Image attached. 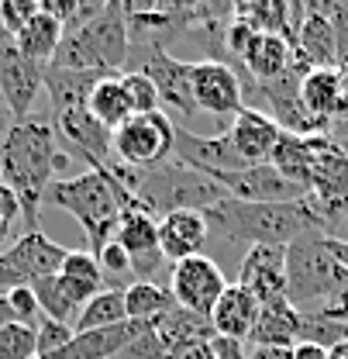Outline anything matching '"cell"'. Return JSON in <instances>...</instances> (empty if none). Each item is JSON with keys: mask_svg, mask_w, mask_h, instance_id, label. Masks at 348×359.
Here are the masks:
<instances>
[{"mask_svg": "<svg viewBox=\"0 0 348 359\" xmlns=\"http://www.w3.org/2000/svg\"><path fill=\"white\" fill-rule=\"evenodd\" d=\"M259 311H262V304L242 283H228V290L221 294V301L214 304V311H211L214 335H228V339L249 342L252 332H256Z\"/></svg>", "mask_w": 348, "mask_h": 359, "instance_id": "cell-23", "label": "cell"}, {"mask_svg": "<svg viewBox=\"0 0 348 359\" xmlns=\"http://www.w3.org/2000/svg\"><path fill=\"white\" fill-rule=\"evenodd\" d=\"M328 18L335 25V42H338V69L348 76V0L328 4Z\"/></svg>", "mask_w": 348, "mask_h": 359, "instance_id": "cell-44", "label": "cell"}, {"mask_svg": "<svg viewBox=\"0 0 348 359\" xmlns=\"http://www.w3.org/2000/svg\"><path fill=\"white\" fill-rule=\"evenodd\" d=\"M348 269L335 259L331 238L304 235L286 245V301L300 314H317L342 287Z\"/></svg>", "mask_w": 348, "mask_h": 359, "instance_id": "cell-6", "label": "cell"}, {"mask_svg": "<svg viewBox=\"0 0 348 359\" xmlns=\"http://www.w3.org/2000/svg\"><path fill=\"white\" fill-rule=\"evenodd\" d=\"M300 100L307 114L328 132L331 121L345 111V73L342 69H307L300 80Z\"/></svg>", "mask_w": 348, "mask_h": 359, "instance_id": "cell-22", "label": "cell"}, {"mask_svg": "<svg viewBox=\"0 0 348 359\" xmlns=\"http://www.w3.org/2000/svg\"><path fill=\"white\" fill-rule=\"evenodd\" d=\"M328 359H348V342L335 346V349H328Z\"/></svg>", "mask_w": 348, "mask_h": 359, "instance_id": "cell-52", "label": "cell"}, {"mask_svg": "<svg viewBox=\"0 0 348 359\" xmlns=\"http://www.w3.org/2000/svg\"><path fill=\"white\" fill-rule=\"evenodd\" d=\"M131 59V35L125 4H104L97 18L62 35V45L48 66L83 73H121Z\"/></svg>", "mask_w": 348, "mask_h": 359, "instance_id": "cell-4", "label": "cell"}, {"mask_svg": "<svg viewBox=\"0 0 348 359\" xmlns=\"http://www.w3.org/2000/svg\"><path fill=\"white\" fill-rule=\"evenodd\" d=\"M290 62H293V48L290 42L283 39V35H265L259 32L249 48H245V55H242V66H245V73H249V83H269V80H276V76H283L286 69H290Z\"/></svg>", "mask_w": 348, "mask_h": 359, "instance_id": "cell-25", "label": "cell"}, {"mask_svg": "<svg viewBox=\"0 0 348 359\" xmlns=\"http://www.w3.org/2000/svg\"><path fill=\"white\" fill-rule=\"evenodd\" d=\"M307 201L314 204V211L321 218V235L331 218L348 211V156L331 135H317V156H314Z\"/></svg>", "mask_w": 348, "mask_h": 359, "instance_id": "cell-9", "label": "cell"}, {"mask_svg": "<svg viewBox=\"0 0 348 359\" xmlns=\"http://www.w3.org/2000/svg\"><path fill=\"white\" fill-rule=\"evenodd\" d=\"M69 166V156L59 149L52 121L28 118L14 121L0 138V183H7L25 215V231H42V204L55 183V173Z\"/></svg>", "mask_w": 348, "mask_h": 359, "instance_id": "cell-1", "label": "cell"}, {"mask_svg": "<svg viewBox=\"0 0 348 359\" xmlns=\"http://www.w3.org/2000/svg\"><path fill=\"white\" fill-rule=\"evenodd\" d=\"M111 76V73H83V69H59V66H45V93L52 104V114L73 111V107H87L93 87Z\"/></svg>", "mask_w": 348, "mask_h": 359, "instance_id": "cell-26", "label": "cell"}, {"mask_svg": "<svg viewBox=\"0 0 348 359\" xmlns=\"http://www.w3.org/2000/svg\"><path fill=\"white\" fill-rule=\"evenodd\" d=\"M39 356V339L32 325H7L0 328V359H35Z\"/></svg>", "mask_w": 348, "mask_h": 359, "instance_id": "cell-39", "label": "cell"}, {"mask_svg": "<svg viewBox=\"0 0 348 359\" xmlns=\"http://www.w3.org/2000/svg\"><path fill=\"white\" fill-rule=\"evenodd\" d=\"M62 35H66V28L55 21V18H48L42 14V7H39V14L14 35V45L32 59V62H39V66H48L52 59H55V52H59V45H62Z\"/></svg>", "mask_w": 348, "mask_h": 359, "instance_id": "cell-29", "label": "cell"}, {"mask_svg": "<svg viewBox=\"0 0 348 359\" xmlns=\"http://www.w3.org/2000/svg\"><path fill=\"white\" fill-rule=\"evenodd\" d=\"M141 69L159 93V104L169 107L179 118H193L197 114V104H193V83H190V69L193 62H183L169 55L166 48H148V55H141V62L134 66Z\"/></svg>", "mask_w": 348, "mask_h": 359, "instance_id": "cell-17", "label": "cell"}, {"mask_svg": "<svg viewBox=\"0 0 348 359\" xmlns=\"http://www.w3.org/2000/svg\"><path fill=\"white\" fill-rule=\"evenodd\" d=\"M176 149V121L166 111L128 118L114 132V156L128 170H155L173 159Z\"/></svg>", "mask_w": 348, "mask_h": 359, "instance_id": "cell-7", "label": "cell"}, {"mask_svg": "<svg viewBox=\"0 0 348 359\" xmlns=\"http://www.w3.org/2000/svg\"><path fill=\"white\" fill-rule=\"evenodd\" d=\"M235 14L242 21H249L256 32L265 35H283L290 42L293 35V7L290 4H279V0H259V4H238Z\"/></svg>", "mask_w": 348, "mask_h": 359, "instance_id": "cell-32", "label": "cell"}, {"mask_svg": "<svg viewBox=\"0 0 348 359\" xmlns=\"http://www.w3.org/2000/svg\"><path fill=\"white\" fill-rule=\"evenodd\" d=\"M25 215H21V201H18V194L7 187V183H0V252H7L25 231Z\"/></svg>", "mask_w": 348, "mask_h": 359, "instance_id": "cell-38", "label": "cell"}, {"mask_svg": "<svg viewBox=\"0 0 348 359\" xmlns=\"http://www.w3.org/2000/svg\"><path fill=\"white\" fill-rule=\"evenodd\" d=\"M48 204L76 218L87 235V252L97 256L107 242H114L118 224L138 204V197L111 170H87L80 177L55 180L48 190Z\"/></svg>", "mask_w": 348, "mask_h": 359, "instance_id": "cell-3", "label": "cell"}, {"mask_svg": "<svg viewBox=\"0 0 348 359\" xmlns=\"http://www.w3.org/2000/svg\"><path fill=\"white\" fill-rule=\"evenodd\" d=\"M131 194L155 218H166L176 211H211L214 204L228 197L218 180H211L207 173H197L176 159L155 166V170H145V173L134 170Z\"/></svg>", "mask_w": 348, "mask_h": 359, "instance_id": "cell-5", "label": "cell"}, {"mask_svg": "<svg viewBox=\"0 0 348 359\" xmlns=\"http://www.w3.org/2000/svg\"><path fill=\"white\" fill-rule=\"evenodd\" d=\"M345 104H348V76H345Z\"/></svg>", "mask_w": 348, "mask_h": 359, "instance_id": "cell-55", "label": "cell"}, {"mask_svg": "<svg viewBox=\"0 0 348 359\" xmlns=\"http://www.w3.org/2000/svg\"><path fill=\"white\" fill-rule=\"evenodd\" d=\"M52 128H55V138L66 145V152L83 159L90 170L114 166V132H107L87 107L52 114Z\"/></svg>", "mask_w": 348, "mask_h": 359, "instance_id": "cell-12", "label": "cell"}, {"mask_svg": "<svg viewBox=\"0 0 348 359\" xmlns=\"http://www.w3.org/2000/svg\"><path fill=\"white\" fill-rule=\"evenodd\" d=\"M331 252H335V259L348 269V242H331Z\"/></svg>", "mask_w": 348, "mask_h": 359, "instance_id": "cell-51", "label": "cell"}, {"mask_svg": "<svg viewBox=\"0 0 348 359\" xmlns=\"http://www.w3.org/2000/svg\"><path fill=\"white\" fill-rule=\"evenodd\" d=\"M11 125H14V118H11V114H7V107H4V104H0V128H4V132H7V128H11Z\"/></svg>", "mask_w": 348, "mask_h": 359, "instance_id": "cell-53", "label": "cell"}, {"mask_svg": "<svg viewBox=\"0 0 348 359\" xmlns=\"http://www.w3.org/2000/svg\"><path fill=\"white\" fill-rule=\"evenodd\" d=\"M324 238H331V242H348V211L324 224Z\"/></svg>", "mask_w": 348, "mask_h": 359, "instance_id": "cell-47", "label": "cell"}, {"mask_svg": "<svg viewBox=\"0 0 348 359\" xmlns=\"http://www.w3.org/2000/svg\"><path fill=\"white\" fill-rule=\"evenodd\" d=\"M59 280H62V287L69 290V297H73L80 308H87L97 294L107 290L100 263H97L93 252H69L62 269H59Z\"/></svg>", "mask_w": 348, "mask_h": 359, "instance_id": "cell-28", "label": "cell"}, {"mask_svg": "<svg viewBox=\"0 0 348 359\" xmlns=\"http://www.w3.org/2000/svg\"><path fill=\"white\" fill-rule=\"evenodd\" d=\"M293 59L307 69H338L335 25L328 18V4H293Z\"/></svg>", "mask_w": 348, "mask_h": 359, "instance_id": "cell-11", "label": "cell"}, {"mask_svg": "<svg viewBox=\"0 0 348 359\" xmlns=\"http://www.w3.org/2000/svg\"><path fill=\"white\" fill-rule=\"evenodd\" d=\"M155 328H159V335H162V342H166L169 353L179 349V346H186V342H211V339H214L211 318L186 311V308H179V304H173L169 311L162 314V318L155 321Z\"/></svg>", "mask_w": 348, "mask_h": 359, "instance_id": "cell-30", "label": "cell"}, {"mask_svg": "<svg viewBox=\"0 0 348 359\" xmlns=\"http://www.w3.org/2000/svg\"><path fill=\"white\" fill-rule=\"evenodd\" d=\"M193 83V104L197 114H214V118H235L245 107V83L238 73L221 62V59H200L190 69Z\"/></svg>", "mask_w": 348, "mask_h": 359, "instance_id": "cell-14", "label": "cell"}, {"mask_svg": "<svg viewBox=\"0 0 348 359\" xmlns=\"http://www.w3.org/2000/svg\"><path fill=\"white\" fill-rule=\"evenodd\" d=\"M166 359H214V353H211L207 342H186V346L173 349Z\"/></svg>", "mask_w": 348, "mask_h": 359, "instance_id": "cell-46", "label": "cell"}, {"mask_svg": "<svg viewBox=\"0 0 348 359\" xmlns=\"http://www.w3.org/2000/svg\"><path fill=\"white\" fill-rule=\"evenodd\" d=\"M87 111L107 128V132H118L125 121L131 118V104H128V93L121 87V73H111V76H104L93 93H90L87 100Z\"/></svg>", "mask_w": 348, "mask_h": 359, "instance_id": "cell-31", "label": "cell"}, {"mask_svg": "<svg viewBox=\"0 0 348 359\" xmlns=\"http://www.w3.org/2000/svg\"><path fill=\"white\" fill-rule=\"evenodd\" d=\"M238 283L259 301H279L286 297V249L279 245H256L238 263Z\"/></svg>", "mask_w": 348, "mask_h": 359, "instance_id": "cell-19", "label": "cell"}, {"mask_svg": "<svg viewBox=\"0 0 348 359\" xmlns=\"http://www.w3.org/2000/svg\"><path fill=\"white\" fill-rule=\"evenodd\" d=\"M249 359H290V349H272V346H249Z\"/></svg>", "mask_w": 348, "mask_h": 359, "instance_id": "cell-49", "label": "cell"}, {"mask_svg": "<svg viewBox=\"0 0 348 359\" xmlns=\"http://www.w3.org/2000/svg\"><path fill=\"white\" fill-rule=\"evenodd\" d=\"M128 311H125V290H104L90 301L76 318V332H97V328H111V325H125Z\"/></svg>", "mask_w": 348, "mask_h": 359, "instance_id": "cell-34", "label": "cell"}, {"mask_svg": "<svg viewBox=\"0 0 348 359\" xmlns=\"http://www.w3.org/2000/svg\"><path fill=\"white\" fill-rule=\"evenodd\" d=\"M166 356H169V349H166L155 321H148V325H141V332L114 359H166Z\"/></svg>", "mask_w": 348, "mask_h": 359, "instance_id": "cell-40", "label": "cell"}, {"mask_svg": "<svg viewBox=\"0 0 348 359\" xmlns=\"http://www.w3.org/2000/svg\"><path fill=\"white\" fill-rule=\"evenodd\" d=\"M73 325H62V321H52V318H45L35 325V339H39V356H52V353H59L66 342H73Z\"/></svg>", "mask_w": 348, "mask_h": 359, "instance_id": "cell-41", "label": "cell"}, {"mask_svg": "<svg viewBox=\"0 0 348 359\" xmlns=\"http://www.w3.org/2000/svg\"><path fill=\"white\" fill-rule=\"evenodd\" d=\"M114 242L128 252L138 283H155V273H162V266L169 263L159 249V218L152 211H145L141 204H134L121 218Z\"/></svg>", "mask_w": 348, "mask_h": 359, "instance_id": "cell-15", "label": "cell"}, {"mask_svg": "<svg viewBox=\"0 0 348 359\" xmlns=\"http://www.w3.org/2000/svg\"><path fill=\"white\" fill-rule=\"evenodd\" d=\"M304 335V314L297 311L286 297L262 304L256 332L249 339V346H272V349H293L300 346Z\"/></svg>", "mask_w": 348, "mask_h": 359, "instance_id": "cell-24", "label": "cell"}, {"mask_svg": "<svg viewBox=\"0 0 348 359\" xmlns=\"http://www.w3.org/2000/svg\"><path fill=\"white\" fill-rule=\"evenodd\" d=\"M7 301H11V308H14V318L21 321V325H39L42 321V308H39V301H35V290L32 287H18V290H7Z\"/></svg>", "mask_w": 348, "mask_h": 359, "instance_id": "cell-43", "label": "cell"}, {"mask_svg": "<svg viewBox=\"0 0 348 359\" xmlns=\"http://www.w3.org/2000/svg\"><path fill=\"white\" fill-rule=\"evenodd\" d=\"M338 145H342V149H345V156H348V142H338Z\"/></svg>", "mask_w": 348, "mask_h": 359, "instance_id": "cell-56", "label": "cell"}, {"mask_svg": "<svg viewBox=\"0 0 348 359\" xmlns=\"http://www.w3.org/2000/svg\"><path fill=\"white\" fill-rule=\"evenodd\" d=\"M314 156H317V135H290L283 132L269 166H276L290 183H297L300 190L310 187V173H314Z\"/></svg>", "mask_w": 348, "mask_h": 359, "instance_id": "cell-27", "label": "cell"}, {"mask_svg": "<svg viewBox=\"0 0 348 359\" xmlns=\"http://www.w3.org/2000/svg\"><path fill=\"white\" fill-rule=\"evenodd\" d=\"M173 294L162 283H134L125 290V311L128 321H159L162 314L173 308Z\"/></svg>", "mask_w": 348, "mask_h": 359, "instance_id": "cell-33", "label": "cell"}, {"mask_svg": "<svg viewBox=\"0 0 348 359\" xmlns=\"http://www.w3.org/2000/svg\"><path fill=\"white\" fill-rule=\"evenodd\" d=\"M173 159L197 170V173H207L211 180L228 177V173H238L245 170L249 163L238 156L235 142L228 132H214V135H197L190 128H176V149Z\"/></svg>", "mask_w": 348, "mask_h": 359, "instance_id": "cell-16", "label": "cell"}, {"mask_svg": "<svg viewBox=\"0 0 348 359\" xmlns=\"http://www.w3.org/2000/svg\"><path fill=\"white\" fill-rule=\"evenodd\" d=\"M97 263H100V273H104V283L107 290H128L134 287V269H131L128 252L118 245V242H107L100 252H97Z\"/></svg>", "mask_w": 348, "mask_h": 359, "instance_id": "cell-36", "label": "cell"}, {"mask_svg": "<svg viewBox=\"0 0 348 359\" xmlns=\"http://www.w3.org/2000/svg\"><path fill=\"white\" fill-rule=\"evenodd\" d=\"M207 346H211L214 359H249V342H238L228 335H214Z\"/></svg>", "mask_w": 348, "mask_h": 359, "instance_id": "cell-45", "label": "cell"}, {"mask_svg": "<svg viewBox=\"0 0 348 359\" xmlns=\"http://www.w3.org/2000/svg\"><path fill=\"white\" fill-rule=\"evenodd\" d=\"M211 242V228L204 211H176L159 218V249L169 263H183L193 256H204Z\"/></svg>", "mask_w": 348, "mask_h": 359, "instance_id": "cell-21", "label": "cell"}, {"mask_svg": "<svg viewBox=\"0 0 348 359\" xmlns=\"http://www.w3.org/2000/svg\"><path fill=\"white\" fill-rule=\"evenodd\" d=\"M211 242L207 245H242V252L256 245H293L304 235L321 231V218L310 201H293V204H249L224 197L211 211H204Z\"/></svg>", "mask_w": 348, "mask_h": 359, "instance_id": "cell-2", "label": "cell"}, {"mask_svg": "<svg viewBox=\"0 0 348 359\" xmlns=\"http://www.w3.org/2000/svg\"><path fill=\"white\" fill-rule=\"evenodd\" d=\"M35 301H39V308H42L45 318H52V321H62V325H76V318H80V304L69 297V290L62 287V280H59V273L55 276H45L39 280L35 287ZM76 332V328H73Z\"/></svg>", "mask_w": 348, "mask_h": 359, "instance_id": "cell-35", "label": "cell"}, {"mask_svg": "<svg viewBox=\"0 0 348 359\" xmlns=\"http://www.w3.org/2000/svg\"><path fill=\"white\" fill-rule=\"evenodd\" d=\"M231 142L238 149V156L249 163V166H259V163H269L279 138H283V128L265 114V111H256V107H242L235 118H231Z\"/></svg>", "mask_w": 348, "mask_h": 359, "instance_id": "cell-20", "label": "cell"}, {"mask_svg": "<svg viewBox=\"0 0 348 359\" xmlns=\"http://www.w3.org/2000/svg\"><path fill=\"white\" fill-rule=\"evenodd\" d=\"M224 290H228V276H224L218 259H211V256H193V259L173 263V269H169L173 301L193 314L211 318Z\"/></svg>", "mask_w": 348, "mask_h": 359, "instance_id": "cell-10", "label": "cell"}, {"mask_svg": "<svg viewBox=\"0 0 348 359\" xmlns=\"http://www.w3.org/2000/svg\"><path fill=\"white\" fill-rule=\"evenodd\" d=\"M290 359H328V349H321L314 342H300L290 349Z\"/></svg>", "mask_w": 348, "mask_h": 359, "instance_id": "cell-48", "label": "cell"}, {"mask_svg": "<svg viewBox=\"0 0 348 359\" xmlns=\"http://www.w3.org/2000/svg\"><path fill=\"white\" fill-rule=\"evenodd\" d=\"M35 14H39V0H4V4H0V25L7 28L11 39H14Z\"/></svg>", "mask_w": 348, "mask_h": 359, "instance_id": "cell-42", "label": "cell"}, {"mask_svg": "<svg viewBox=\"0 0 348 359\" xmlns=\"http://www.w3.org/2000/svg\"><path fill=\"white\" fill-rule=\"evenodd\" d=\"M121 87H125V93H128L131 118H141V114H155V111H162L159 93H155V83H152L141 69L121 73Z\"/></svg>", "mask_w": 348, "mask_h": 359, "instance_id": "cell-37", "label": "cell"}, {"mask_svg": "<svg viewBox=\"0 0 348 359\" xmlns=\"http://www.w3.org/2000/svg\"><path fill=\"white\" fill-rule=\"evenodd\" d=\"M221 190L235 201H249V204H293V201H307V190L283 177L276 166L259 163V166H245L238 173L218 177Z\"/></svg>", "mask_w": 348, "mask_h": 359, "instance_id": "cell-18", "label": "cell"}, {"mask_svg": "<svg viewBox=\"0 0 348 359\" xmlns=\"http://www.w3.org/2000/svg\"><path fill=\"white\" fill-rule=\"evenodd\" d=\"M45 90V66L32 62L14 39L0 42V104L14 121H28L35 97Z\"/></svg>", "mask_w": 348, "mask_h": 359, "instance_id": "cell-13", "label": "cell"}, {"mask_svg": "<svg viewBox=\"0 0 348 359\" xmlns=\"http://www.w3.org/2000/svg\"><path fill=\"white\" fill-rule=\"evenodd\" d=\"M66 256L69 249H62L45 231H25L7 252H0V294L18 287H35L45 276H55Z\"/></svg>", "mask_w": 348, "mask_h": 359, "instance_id": "cell-8", "label": "cell"}, {"mask_svg": "<svg viewBox=\"0 0 348 359\" xmlns=\"http://www.w3.org/2000/svg\"><path fill=\"white\" fill-rule=\"evenodd\" d=\"M18 318H14V308H11V301H7V294H0V328H7V325H14Z\"/></svg>", "mask_w": 348, "mask_h": 359, "instance_id": "cell-50", "label": "cell"}, {"mask_svg": "<svg viewBox=\"0 0 348 359\" xmlns=\"http://www.w3.org/2000/svg\"><path fill=\"white\" fill-rule=\"evenodd\" d=\"M7 39H11V35H7V28L0 25V42H7Z\"/></svg>", "mask_w": 348, "mask_h": 359, "instance_id": "cell-54", "label": "cell"}]
</instances>
